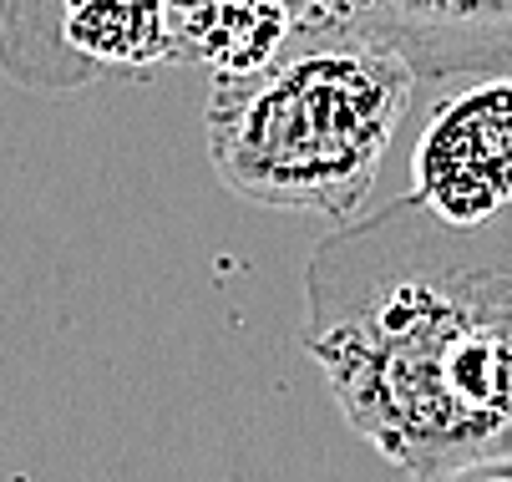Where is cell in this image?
Masks as SVG:
<instances>
[{"label": "cell", "instance_id": "6da1fadb", "mask_svg": "<svg viewBox=\"0 0 512 482\" xmlns=\"http://www.w3.org/2000/svg\"><path fill=\"white\" fill-rule=\"evenodd\" d=\"M305 346L340 417L416 482L512 462V203L452 224L416 193L305 264Z\"/></svg>", "mask_w": 512, "mask_h": 482}, {"label": "cell", "instance_id": "3957f363", "mask_svg": "<svg viewBox=\"0 0 512 482\" xmlns=\"http://www.w3.org/2000/svg\"><path fill=\"white\" fill-rule=\"evenodd\" d=\"M411 193L452 224H482L512 203V77H477L426 112Z\"/></svg>", "mask_w": 512, "mask_h": 482}, {"label": "cell", "instance_id": "7a4b0ae2", "mask_svg": "<svg viewBox=\"0 0 512 482\" xmlns=\"http://www.w3.org/2000/svg\"><path fill=\"white\" fill-rule=\"evenodd\" d=\"M416 72L381 41L315 26L300 46L218 77L208 163L259 209L350 219L371 193L411 107Z\"/></svg>", "mask_w": 512, "mask_h": 482}, {"label": "cell", "instance_id": "5b68a950", "mask_svg": "<svg viewBox=\"0 0 512 482\" xmlns=\"http://www.w3.org/2000/svg\"><path fill=\"white\" fill-rule=\"evenodd\" d=\"M426 482H512V462H472V467H452Z\"/></svg>", "mask_w": 512, "mask_h": 482}, {"label": "cell", "instance_id": "277c9868", "mask_svg": "<svg viewBox=\"0 0 512 482\" xmlns=\"http://www.w3.org/2000/svg\"><path fill=\"white\" fill-rule=\"evenodd\" d=\"M315 26L391 46L416 82L512 77V0H320Z\"/></svg>", "mask_w": 512, "mask_h": 482}]
</instances>
